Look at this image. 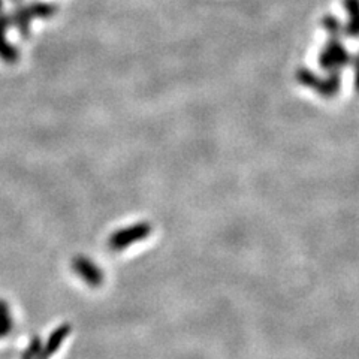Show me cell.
Segmentation results:
<instances>
[{"instance_id": "obj_1", "label": "cell", "mask_w": 359, "mask_h": 359, "mask_svg": "<svg viewBox=\"0 0 359 359\" xmlns=\"http://www.w3.org/2000/svg\"><path fill=\"white\" fill-rule=\"evenodd\" d=\"M151 234V225L149 222H138L126 228L117 229L108 239V246L114 252H123L127 247L141 243Z\"/></svg>"}, {"instance_id": "obj_2", "label": "cell", "mask_w": 359, "mask_h": 359, "mask_svg": "<svg viewBox=\"0 0 359 359\" xmlns=\"http://www.w3.org/2000/svg\"><path fill=\"white\" fill-rule=\"evenodd\" d=\"M54 12H56V6L48 3H35L30 6L17 9L15 14L9 18H11V26H15L17 29L21 32V35H24L27 38V36H29L32 18H47L51 17Z\"/></svg>"}, {"instance_id": "obj_3", "label": "cell", "mask_w": 359, "mask_h": 359, "mask_svg": "<svg viewBox=\"0 0 359 359\" xmlns=\"http://www.w3.org/2000/svg\"><path fill=\"white\" fill-rule=\"evenodd\" d=\"M72 270L90 288H99L104 283V271L100 270V266L95 261H91L87 256L78 255L73 257Z\"/></svg>"}, {"instance_id": "obj_4", "label": "cell", "mask_w": 359, "mask_h": 359, "mask_svg": "<svg viewBox=\"0 0 359 359\" xmlns=\"http://www.w3.org/2000/svg\"><path fill=\"white\" fill-rule=\"evenodd\" d=\"M71 331H72V326L69 324H62L60 326L54 329L53 333L48 335L47 343L42 344L39 359H51L53 355H56L60 351L64 340H66L68 335L71 334Z\"/></svg>"}, {"instance_id": "obj_5", "label": "cell", "mask_w": 359, "mask_h": 359, "mask_svg": "<svg viewBox=\"0 0 359 359\" xmlns=\"http://www.w3.org/2000/svg\"><path fill=\"white\" fill-rule=\"evenodd\" d=\"M9 26H11V18L6 15H0V57L6 63H15L18 57H20V54H18L15 47L6 42L5 33Z\"/></svg>"}, {"instance_id": "obj_6", "label": "cell", "mask_w": 359, "mask_h": 359, "mask_svg": "<svg viewBox=\"0 0 359 359\" xmlns=\"http://www.w3.org/2000/svg\"><path fill=\"white\" fill-rule=\"evenodd\" d=\"M14 316L5 300H0V338H5L12 333Z\"/></svg>"}, {"instance_id": "obj_7", "label": "cell", "mask_w": 359, "mask_h": 359, "mask_svg": "<svg viewBox=\"0 0 359 359\" xmlns=\"http://www.w3.org/2000/svg\"><path fill=\"white\" fill-rule=\"evenodd\" d=\"M42 340L38 335H33L29 346L26 351L21 353V359H39L41 351H42Z\"/></svg>"}, {"instance_id": "obj_8", "label": "cell", "mask_w": 359, "mask_h": 359, "mask_svg": "<svg viewBox=\"0 0 359 359\" xmlns=\"http://www.w3.org/2000/svg\"><path fill=\"white\" fill-rule=\"evenodd\" d=\"M0 9H2V0H0Z\"/></svg>"}, {"instance_id": "obj_9", "label": "cell", "mask_w": 359, "mask_h": 359, "mask_svg": "<svg viewBox=\"0 0 359 359\" xmlns=\"http://www.w3.org/2000/svg\"><path fill=\"white\" fill-rule=\"evenodd\" d=\"M12 2H20V0H12Z\"/></svg>"}]
</instances>
